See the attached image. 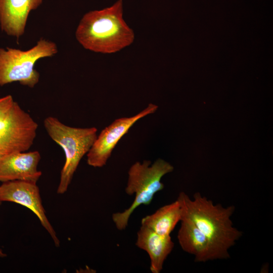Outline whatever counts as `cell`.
Returning <instances> with one entry per match:
<instances>
[{"label": "cell", "instance_id": "2", "mask_svg": "<svg viewBox=\"0 0 273 273\" xmlns=\"http://www.w3.org/2000/svg\"><path fill=\"white\" fill-rule=\"evenodd\" d=\"M177 200L181 208V220L187 219L193 222L210 239L221 259L229 258V249L243 236V232L234 226L231 220L235 206L214 204L212 200L199 192L194 194L191 199L181 192Z\"/></svg>", "mask_w": 273, "mask_h": 273}, {"label": "cell", "instance_id": "9", "mask_svg": "<svg viewBox=\"0 0 273 273\" xmlns=\"http://www.w3.org/2000/svg\"><path fill=\"white\" fill-rule=\"evenodd\" d=\"M38 151L16 153L0 159V182L26 180L37 183L42 175L37 169Z\"/></svg>", "mask_w": 273, "mask_h": 273}, {"label": "cell", "instance_id": "13", "mask_svg": "<svg viewBox=\"0 0 273 273\" xmlns=\"http://www.w3.org/2000/svg\"><path fill=\"white\" fill-rule=\"evenodd\" d=\"M181 218V208L178 200L159 208L142 218L141 225L162 236L170 235Z\"/></svg>", "mask_w": 273, "mask_h": 273}, {"label": "cell", "instance_id": "12", "mask_svg": "<svg viewBox=\"0 0 273 273\" xmlns=\"http://www.w3.org/2000/svg\"><path fill=\"white\" fill-rule=\"evenodd\" d=\"M136 246L149 255L152 273H160L168 256L172 251L174 244L170 235L162 236L141 225L137 232Z\"/></svg>", "mask_w": 273, "mask_h": 273}, {"label": "cell", "instance_id": "16", "mask_svg": "<svg viewBox=\"0 0 273 273\" xmlns=\"http://www.w3.org/2000/svg\"><path fill=\"white\" fill-rule=\"evenodd\" d=\"M2 202L0 201V206H1V204H2Z\"/></svg>", "mask_w": 273, "mask_h": 273}, {"label": "cell", "instance_id": "3", "mask_svg": "<svg viewBox=\"0 0 273 273\" xmlns=\"http://www.w3.org/2000/svg\"><path fill=\"white\" fill-rule=\"evenodd\" d=\"M173 169L171 164L161 158L153 164L150 160L136 161L130 167L125 191L128 195H134V199L129 208L112 214V220L118 230L126 229L131 215L139 206L151 203L155 194L164 188L161 178Z\"/></svg>", "mask_w": 273, "mask_h": 273}, {"label": "cell", "instance_id": "10", "mask_svg": "<svg viewBox=\"0 0 273 273\" xmlns=\"http://www.w3.org/2000/svg\"><path fill=\"white\" fill-rule=\"evenodd\" d=\"M177 238L183 250L194 256L197 262L221 259L210 239L192 221L183 219Z\"/></svg>", "mask_w": 273, "mask_h": 273}, {"label": "cell", "instance_id": "15", "mask_svg": "<svg viewBox=\"0 0 273 273\" xmlns=\"http://www.w3.org/2000/svg\"><path fill=\"white\" fill-rule=\"evenodd\" d=\"M7 256V254L4 253L3 250L0 248V258H3Z\"/></svg>", "mask_w": 273, "mask_h": 273}, {"label": "cell", "instance_id": "8", "mask_svg": "<svg viewBox=\"0 0 273 273\" xmlns=\"http://www.w3.org/2000/svg\"><path fill=\"white\" fill-rule=\"evenodd\" d=\"M0 201L15 203L32 211L51 237L55 245L60 246V240L46 215L36 183L26 180L3 183L0 185Z\"/></svg>", "mask_w": 273, "mask_h": 273}, {"label": "cell", "instance_id": "11", "mask_svg": "<svg viewBox=\"0 0 273 273\" xmlns=\"http://www.w3.org/2000/svg\"><path fill=\"white\" fill-rule=\"evenodd\" d=\"M42 0H0V26L7 35L19 38L25 31L30 12Z\"/></svg>", "mask_w": 273, "mask_h": 273}, {"label": "cell", "instance_id": "4", "mask_svg": "<svg viewBox=\"0 0 273 273\" xmlns=\"http://www.w3.org/2000/svg\"><path fill=\"white\" fill-rule=\"evenodd\" d=\"M43 125L50 138L63 149L65 153V161L57 190L58 194H64L81 159L87 154L97 138L98 129L95 127L69 126L54 116L47 117Z\"/></svg>", "mask_w": 273, "mask_h": 273}, {"label": "cell", "instance_id": "7", "mask_svg": "<svg viewBox=\"0 0 273 273\" xmlns=\"http://www.w3.org/2000/svg\"><path fill=\"white\" fill-rule=\"evenodd\" d=\"M157 109V105L150 103L137 114L116 119L103 129L86 154L88 165L98 168L105 166L118 142L134 124L141 118L155 113Z\"/></svg>", "mask_w": 273, "mask_h": 273}, {"label": "cell", "instance_id": "1", "mask_svg": "<svg viewBox=\"0 0 273 273\" xmlns=\"http://www.w3.org/2000/svg\"><path fill=\"white\" fill-rule=\"evenodd\" d=\"M75 37L84 49L98 53L113 54L130 46L134 34L123 19L122 0L85 14L77 26Z\"/></svg>", "mask_w": 273, "mask_h": 273}, {"label": "cell", "instance_id": "6", "mask_svg": "<svg viewBox=\"0 0 273 273\" xmlns=\"http://www.w3.org/2000/svg\"><path fill=\"white\" fill-rule=\"evenodd\" d=\"M38 124L15 101L0 118V159L27 151L36 136Z\"/></svg>", "mask_w": 273, "mask_h": 273}, {"label": "cell", "instance_id": "14", "mask_svg": "<svg viewBox=\"0 0 273 273\" xmlns=\"http://www.w3.org/2000/svg\"><path fill=\"white\" fill-rule=\"evenodd\" d=\"M14 102L12 96L10 95L0 98V118L10 110Z\"/></svg>", "mask_w": 273, "mask_h": 273}, {"label": "cell", "instance_id": "5", "mask_svg": "<svg viewBox=\"0 0 273 273\" xmlns=\"http://www.w3.org/2000/svg\"><path fill=\"white\" fill-rule=\"evenodd\" d=\"M57 52L56 44L43 38L26 51L0 48V86L19 82L23 85L34 87L39 80V74L34 68L36 62L53 56Z\"/></svg>", "mask_w": 273, "mask_h": 273}]
</instances>
